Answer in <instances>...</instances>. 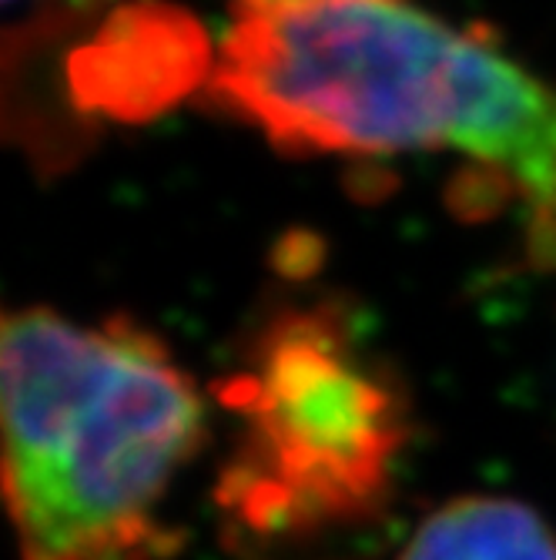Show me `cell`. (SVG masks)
<instances>
[{
	"instance_id": "obj_1",
	"label": "cell",
	"mask_w": 556,
	"mask_h": 560,
	"mask_svg": "<svg viewBox=\"0 0 556 560\" xmlns=\"http://www.w3.org/2000/svg\"><path fill=\"white\" fill-rule=\"evenodd\" d=\"M218 108L295 155H463L556 269V88L406 0L241 4Z\"/></svg>"
},
{
	"instance_id": "obj_2",
	"label": "cell",
	"mask_w": 556,
	"mask_h": 560,
	"mask_svg": "<svg viewBox=\"0 0 556 560\" xmlns=\"http://www.w3.org/2000/svg\"><path fill=\"white\" fill-rule=\"evenodd\" d=\"M4 493L24 560H162V517L205 443V402L131 319H4Z\"/></svg>"
},
{
	"instance_id": "obj_4",
	"label": "cell",
	"mask_w": 556,
	"mask_h": 560,
	"mask_svg": "<svg viewBox=\"0 0 556 560\" xmlns=\"http://www.w3.org/2000/svg\"><path fill=\"white\" fill-rule=\"evenodd\" d=\"M399 560H556V534L520 500L460 497L436 506Z\"/></svg>"
},
{
	"instance_id": "obj_3",
	"label": "cell",
	"mask_w": 556,
	"mask_h": 560,
	"mask_svg": "<svg viewBox=\"0 0 556 560\" xmlns=\"http://www.w3.org/2000/svg\"><path fill=\"white\" fill-rule=\"evenodd\" d=\"M235 443L215 483L248 560H332L379 530L410 446V402L322 305L262 326L218 383Z\"/></svg>"
},
{
	"instance_id": "obj_5",
	"label": "cell",
	"mask_w": 556,
	"mask_h": 560,
	"mask_svg": "<svg viewBox=\"0 0 556 560\" xmlns=\"http://www.w3.org/2000/svg\"><path fill=\"white\" fill-rule=\"evenodd\" d=\"M241 4H288V0H241Z\"/></svg>"
}]
</instances>
